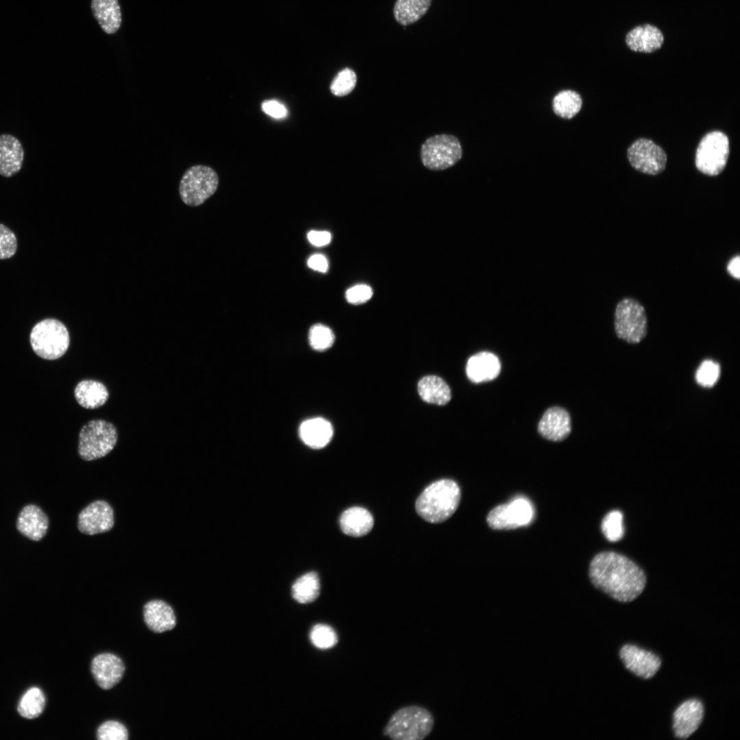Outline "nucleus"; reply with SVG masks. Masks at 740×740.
<instances>
[{
  "label": "nucleus",
  "mask_w": 740,
  "mask_h": 740,
  "mask_svg": "<svg viewBox=\"0 0 740 740\" xmlns=\"http://www.w3.org/2000/svg\"><path fill=\"white\" fill-rule=\"evenodd\" d=\"M726 271L728 274L735 280L740 279V256L739 254L732 256L727 262Z\"/></svg>",
  "instance_id": "42"
},
{
  "label": "nucleus",
  "mask_w": 740,
  "mask_h": 740,
  "mask_svg": "<svg viewBox=\"0 0 740 740\" xmlns=\"http://www.w3.org/2000/svg\"><path fill=\"white\" fill-rule=\"evenodd\" d=\"M293 597L299 603L314 602L319 595L320 582L317 574L309 572L299 577L292 586Z\"/></svg>",
  "instance_id": "28"
},
{
  "label": "nucleus",
  "mask_w": 740,
  "mask_h": 740,
  "mask_svg": "<svg viewBox=\"0 0 740 740\" xmlns=\"http://www.w3.org/2000/svg\"><path fill=\"white\" fill-rule=\"evenodd\" d=\"M308 266L313 270L325 273L328 269V262L322 254H314L308 260Z\"/></svg>",
  "instance_id": "41"
},
{
  "label": "nucleus",
  "mask_w": 740,
  "mask_h": 740,
  "mask_svg": "<svg viewBox=\"0 0 740 740\" xmlns=\"http://www.w3.org/2000/svg\"><path fill=\"white\" fill-rule=\"evenodd\" d=\"M128 735L126 727L114 720L102 723L97 730V738L99 740H126Z\"/></svg>",
  "instance_id": "36"
},
{
  "label": "nucleus",
  "mask_w": 740,
  "mask_h": 740,
  "mask_svg": "<svg viewBox=\"0 0 740 740\" xmlns=\"http://www.w3.org/2000/svg\"><path fill=\"white\" fill-rule=\"evenodd\" d=\"M571 418L564 408L555 406L547 409L541 417L538 431L545 439L552 441H561L570 434Z\"/></svg>",
  "instance_id": "16"
},
{
  "label": "nucleus",
  "mask_w": 740,
  "mask_h": 740,
  "mask_svg": "<svg viewBox=\"0 0 740 740\" xmlns=\"http://www.w3.org/2000/svg\"><path fill=\"white\" fill-rule=\"evenodd\" d=\"M114 510L105 500H95L81 510L77 518L80 532L95 535L110 531L114 526Z\"/></svg>",
  "instance_id": "12"
},
{
  "label": "nucleus",
  "mask_w": 740,
  "mask_h": 740,
  "mask_svg": "<svg viewBox=\"0 0 740 740\" xmlns=\"http://www.w3.org/2000/svg\"><path fill=\"white\" fill-rule=\"evenodd\" d=\"M94 17L101 29L108 34L116 33L121 23V13L118 0H92Z\"/></svg>",
  "instance_id": "24"
},
{
  "label": "nucleus",
  "mask_w": 740,
  "mask_h": 740,
  "mask_svg": "<svg viewBox=\"0 0 740 740\" xmlns=\"http://www.w3.org/2000/svg\"><path fill=\"white\" fill-rule=\"evenodd\" d=\"M299 434L306 445L311 448L320 449L327 445L332 439L333 428L325 419L312 418L301 423Z\"/></svg>",
  "instance_id": "22"
},
{
  "label": "nucleus",
  "mask_w": 740,
  "mask_h": 740,
  "mask_svg": "<svg viewBox=\"0 0 740 740\" xmlns=\"http://www.w3.org/2000/svg\"><path fill=\"white\" fill-rule=\"evenodd\" d=\"M78 404L87 409H95L103 406L109 397V393L103 384L93 380L79 382L74 391Z\"/></svg>",
  "instance_id": "25"
},
{
  "label": "nucleus",
  "mask_w": 740,
  "mask_h": 740,
  "mask_svg": "<svg viewBox=\"0 0 740 740\" xmlns=\"http://www.w3.org/2000/svg\"><path fill=\"white\" fill-rule=\"evenodd\" d=\"M534 515L531 501L519 495L493 508L489 513L486 521L494 530H510L530 525Z\"/></svg>",
  "instance_id": "10"
},
{
  "label": "nucleus",
  "mask_w": 740,
  "mask_h": 740,
  "mask_svg": "<svg viewBox=\"0 0 740 740\" xmlns=\"http://www.w3.org/2000/svg\"><path fill=\"white\" fill-rule=\"evenodd\" d=\"M372 515L367 509L354 506L345 510L340 517L341 530L347 535L360 537L368 534L373 526Z\"/></svg>",
  "instance_id": "23"
},
{
  "label": "nucleus",
  "mask_w": 740,
  "mask_h": 740,
  "mask_svg": "<svg viewBox=\"0 0 740 740\" xmlns=\"http://www.w3.org/2000/svg\"><path fill=\"white\" fill-rule=\"evenodd\" d=\"M434 718L429 711L418 706L397 710L384 728V735L394 740H421L432 731Z\"/></svg>",
  "instance_id": "3"
},
{
  "label": "nucleus",
  "mask_w": 740,
  "mask_h": 740,
  "mask_svg": "<svg viewBox=\"0 0 740 740\" xmlns=\"http://www.w3.org/2000/svg\"><path fill=\"white\" fill-rule=\"evenodd\" d=\"M418 393L428 403L445 405L451 399V391L447 384L435 375L423 377L418 383Z\"/></svg>",
  "instance_id": "26"
},
{
  "label": "nucleus",
  "mask_w": 740,
  "mask_h": 740,
  "mask_svg": "<svg viewBox=\"0 0 740 740\" xmlns=\"http://www.w3.org/2000/svg\"><path fill=\"white\" fill-rule=\"evenodd\" d=\"M49 528V519L42 510L36 505L25 506L18 514L16 528L21 534L28 539L38 541L46 534Z\"/></svg>",
  "instance_id": "18"
},
{
  "label": "nucleus",
  "mask_w": 740,
  "mask_h": 740,
  "mask_svg": "<svg viewBox=\"0 0 740 740\" xmlns=\"http://www.w3.org/2000/svg\"><path fill=\"white\" fill-rule=\"evenodd\" d=\"M589 578L596 588L621 602L635 600L646 584L645 574L636 563L613 552H601L592 559Z\"/></svg>",
  "instance_id": "1"
},
{
  "label": "nucleus",
  "mask_w": 740,
  "mask_h": 740,
  "mask_svg": "<svg viewBox=\"0 0 740 740\" xmlns=\"http://www.w3.org/2000/svg\"><path fill=\"white\" fill-rule=\"evenodd\" d=\"M614 330L618 338L630 344L641 342L648 333V317L644 306L637 299L625 297L614 310Z\"/></svg>",
  "instance_id": "4"
},
{
  "label": "nucleus",
  "mask_w": 740,
  "mask_h": 740,
  "mask_svg": "<svg viewBox=\"0 0 740 740\" xmlns=\"http://www.w3.org/2000/svg\"><path fill=\"white\" fill-rule=\"evenodd\" d=\"M219 177L211 167L195 165L188 168L180 182L179 192L182 200L188 206L202 204L217 190Z\"/></svg>",
  "instance_id": "7"
},
{
  "label": "nucleus",
  "mask_w": 740,
  "mask_h": 740,
  "mask_svg": "<svg viewBox=\"0 0 740 740\" xmlns=\"http://www.w3.org/2000/svg\"><path fill=\"white\" fill-rule=\"evenodd\" d=\"M308 239L314 246L321 247L330 243L331 234L326 231L312 230L308 234Z\"/></svg>",
  "instance_id": "40"
},
{
  "label": "nucleus",
  "mask_w": 740,
  "mask_h": 740,
  "mask_svg": "<svg viewBox=\"0 0 740 740\" xmlns=\"http://www.w3.org/2000/svg\"><path fill=\"white\" fill-rule=\"evenodd\" d=\"M373 295L372 288L367 284H357L348 288L345 293L347 301L358 305L369 301Z\"/></svg>",
  "instance_id": "38"
},
{
  "label": "nucleus",
  "mask_w": 740,
  "mask_h": 740,
  "mask_svg": "<svg viewBox=\"0 0 740 740\" xmlns=\"http://www.w3.org/2000/svg\"><path fill=\"white\" fill-rule=\"evenodd\" d=\"M720 375V367L718 363L706 360L703 361L695 373V380L702 387L711 388L719 380Z\"/></svg>",
  "instance_id": "35"
},
{
  "label": "nucleus",
  "mask_w": 740,
  "mask_h": 740,
  "mask_svg": "<svg viewBox=\"0 0 740 740\" xmlns=\"http://www.w3.org/2000/svg\"><path fill=\"white\" fill-rule=\"evenodd\" d=\"M432 0H397L393 9L395 20L408 25L419 20L428 10Z\"/></svg>",
  "instance_id": "27"
},
{
  "label": "nucleus",
  "mask_w": 740,
  "mask_h": 740,
  "mask_svg": "<svg viewBox=\"0 0 740 740\" xmlns=\"http://www.w3.org/2000/svg\"><path fill=\"white\" fill-rule=\"evenodd\" d=\"M500 370V360L495 354L488 352H479L471 356L466 366L468 378L475 383L496 378Z\"/></svg>",
  "instance_id": "21"
},
{
  "label": "nucleus",
  "mask_w": 740,
  "mask_h": 740,
  "mask_svg": "<svg viewBox=\"0 0 740 740\" xmlns=\"http://www.w3.org/2000/svg\"><path fill=\"white\" fill-rule=\"evenodd\" d=\"M310 639L317 648L326 650L334 647L338 642L334 630L326 624H317L311 630Z\"/></svg>",
  "instance_id": "32"
},
{
  "label": "nucleus",
  "mask_w": 740,
  "mask_h": 740,
  "mask_svg": "<svg viewBox=\"0 0 740 740\" xmlns=\"http://www.w3.org/2000/svg\"><path fill=\"white\" fill-rule=\"evenodd\" d=\"M262 110L264 113L275 119H282L287 115L286 107L275 100H267L262 102Z\"/></svg>",
  "instance_id": "39"
},
{
  "label": "nucleus",
  "mask_w": 740,
  "mask_h": 740,
  "mask_svg": "<svg viewBox=\"0 0 740 740\" xmlns=\"http://www.w3.org/2000/svg\"><path fill=\"white\" fill-rule=\"evenodd\" d=\"M45 703V696L42 690L34 687L23 695L18 704L17 711L23 718L33 719L42 713Z\"/></svg>",
  "instance_id": "29"
},
{
  "label": "nucleus",
  "mask_w": 740,
  "mask_h": 740,
  "mask_svg": "<svg viewBox=\"0 0 740 740\" xmlns=\"http://www.w3.org/2000/svg\"><path fill=\"white\" fill-rule=\"evenodd\" d=\"M619 656L626 669L643 679L652 678L661 666L658 656L632 644L624 645Z\"/></svg>",
  "instance_id": "13"
},
{
  "label": "nucleus",
  "mask_w": 740,
  "mask_h": 740,
  "mask_svg": "<svg viewBox=\"0 0 740 740\" xmlns=\"http://www.w3.org/2000/svg\"><path fill=\"white\" fill-rule=\"evenodd\" d=\"M463 151L458 139L449 134H439L428 138L421 148L423 165L431 170H443L451 167L462 158Z\"/></svg>",
  "instance_id": "9"
},
{
  "label": "nucleus",
  "mask_w": 740,
  "mask_h": 740,
  "mask_svg": "<svg viewBox=\"0 0 740 740\" xmlns=\"http://www.w3.org/2000/svg\"><path fill=\"white\" fill-rule=\"evenodd\" d=\"M25 152L21 141L10 134H0V175L11 177L23 166Z\"/></svg>",
  "instance_id": "17"
},
{
  "label": "nucleus",
  "mask_w": 740,
  "mask_h": 740,
  "mask_svg": "<svg viewBox=\"0 0 740 740\" xmlns=\"http://www.w3.org/2000/svg\"><path fill=\"white\" fill-rule=\"evenodd\" d=\"M664 41L661 31L650 24L639 25L626 36V43L633 51L652 53L659 49Z\"/></svg>",
  "instance_id": "20"
},
{
  "label": "nucleus",
  "mask_w": 740,
  "mask_h": 740,
  "mask_svg": "<svg viewBox=\"0 0 740 740\" xmlns=\"http://www.w3.org/2000/svg\"><path fill=\"white\" fill-rule=\"evenodd\" d=\"M17 249V239L14 233L0 223V260L12 258Z\"/></svg>",
  "instance_id": "37"
},
{
  "label": "nucleus",
  "mask_w": 740,
  "mask_h": 740,
  "mask_svg": "<svg viewBox=\"0 0 740 740\" xmlns=\"http://www.w3.org/2000/svg\"><path fill=\"white\" fill-rule=\"evenodd\" d=\"M582 100L580 95L571 90L559 92L553 99L554 113L567 119L575 116L581 110Z\"/></svg>",
  "instance_id": "30"
},
{
  "label": "nucleus",
  "mask_w": 740,
  "mask_h": 740,
  "mask_svg": "<svg viewBox=\"0 0 740 740\" xmlns=\"http://www.w3.org/2000/svg\"><path fill=\"white\" fill-rule=\"evenodd\" d=\"M602 530L605 537L610 542L619 541L624 534L623 514L619 510H612L603 519Z\"/></svg>",
  "instance_id": "31"
},
{
  "label": "nucleus",
  "mask_w": 740,
  "mask_h": 740,
  "mask_svg": "<svg viewBox=\"0 0 740 740\" xmlns=\"http://www.w3.org/2000/svg\"><path fill=\"white\" fill-rule=\"evenodd\" d=\"M627 158L636 170L651 175L662 173L667 164L665 151L652 140L639 138L628 149Z\"/></svg>",
  "instance_id": "11"
},
{
  "label": "nucleus",
  "mask_w": 740,
  "mask_h": 740,
  "mask_svg": "<svg viewBox=\"0 0 740 740\" xmlns=\"http://www.w3.org/2000/svg\"><path fill=\"white\" fill-rule=\"evenodd\" d=\"M702 703L696 699L682 703L673 715V730L678 739H687L693 735L702 724L704 717Z\"/></svg>",
  "instance_id": "15"
},
{
  "label": "nucleus",
  "mask_w": 740,
  "mask_h": 740,
  "mask_svg": "<svg viewBox=\"0 0 740 740\" xmlns=\"http://www.w3.org/2000/svg\"><path fill=\"white\" fill-rule=\"evenodd\" d=\"M29 341L34 352L46 360L62 356L69 348L70 337L67 328L59 320L43 319L32 328Z\"/></svg>",
  "instance_id": "5"
},
{
  "label": "nucleus",
  "mask_w": 740,
  "mask_h": 740,
  "mask_svg": "<svg viewBox=\"0 0 740 740\" xmlns=\"http://www.w3.org/2000/svg\"><path fill=\"white\" fill-rule=\"evenodd\" d=\"M356 81L355 72L351 69L345 68L334 77L330 85V90L337 97L347 95L355 88Z\"/></svg>",
  "instance_id": "33"
},
{
  "label": "nucleus",
  "mask_w": 740,
  "mask_h": 740,
  "mask_svg": "<svg viewBox=\"0 0 740 740\" xmlns=\"http://www.w3.org/2000/svg\"><path fill=\"white\" fill-rule=\"evenodd\" d=\"M308 338L310 345L314 349L323 351L332 345L334 334L328 327L316 324L310 329Z\"/></svg>",
  "instance_id": "34"
},
{
  "label": "nucleus",
  "mask_w": 740,
  "mask_h": 740,
  "mask_svg": "<svg viewBox=\"0 0 740 740\" xmlns=\"http://www.w3.org/2000/svg\"><path fill=\"white\" fill-rule=\"evenodd\" d=\"M123 661L112 653H101L95 656L90 669L97 684L103 689L112 688L121 680L125 672Z\"/></svg>",
  "instance_id": "14"
},
{
  "label": "nucleus",
  "mask_w": 740,
  "mask_h": 740,
  "mask_svg": "<svg viewBox=\"0 0 740 740\" xmlns=\"http://www.w3.org/2000/svg\"><path fill=\"white\" fill-rule=\"evenodd\" d=\"M730 153L728 137L721 131L706 134L700 140L695 158L699 171L709 176L720 174L726 166Z\"/></svg>",
  "instance_id": "8"
},
{
  "label": "nucleus",
  "mask_w": 740,
  "mask_h": 740,
  "mask_svg": "<svg viewBox=\"0 0 740 740\" xmlns=\"http://www.w3.org/2000/svg\"><path fill=\"white\" fill-rule=\"evenodd\" d=\"M460 500L458 484L450 479L437 480L428 486L417 499L415 509L425 521L439 523L456 510Z\"/></svg>",
  "instance_id": "2"
},
{
  "label": "nucleus",
  "mask_w": 740,
  "mask_h": 740,
  "mask_svg": "<svg viewBox=\"0 0 740 740\" xmlns=\"http://www.w3.org/2000/svg\"><path fill=\"white\" fill-rule=\"evenodd\" d=\"M117 440V430L112 423L103 419L91 420L80 430L78 454L84 460L101 458L114 449Z\"/></svg>",
  "instance_id": "6"
},
{
  "label": "nucleus",
  "mask_w": 740,
  "mask_h": 740,
  "mask_svg": "<svg viewBox=\"0 0 740 740\" xmlns=\"http://www.w3.org/2000/svg\"><path fill=\"white\" fill-rule=\"evenodd\" d=\"M143 618L149 629L156 633L170 630L176 625L173 609L161 600H152L144 605Z\"/></svg>",
  "instance_id": "19"
}]
</instances>
